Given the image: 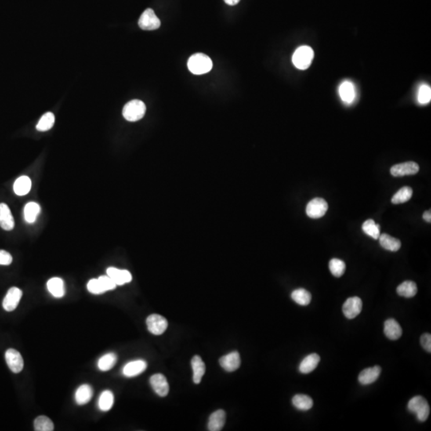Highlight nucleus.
Wrapping results in <instances>:
<instances>
[{
  "mask_svg": "<svg viewBox=\"0 0 431 431\" xmlns=\"http://www.w3.org/2000/svg\"><path fill=\"white\" fill-rule=\"evenodd\" d=\"M188 68L194 74H206L212 70V62L204 54H194L188 61Z\"/></svg>",
  "mask_w": 431,
  "mask_h": 431,
  "instance_id": "1",
  "label": "nucleus"
},
{
  "mask_svg": "<svg viewBox=\"0 0 431 431\" xmlns=\"http://www.w3.org/2000/svg\"><path fill=\"white\" fill-rule=\"evenodd\" d=\"M146 106L142 101H131L123 108L122 114L125 119L129 121H137L142 119L146 114Z\"/></svg>",
  "mask_w": 431,
  "mask_h": 431,
  "instance_id": "2",
  "label": "nucleus"
},
{
  "mask_svg": "<svg viewBox=\"0 0 431 431\" xmlns=\"http://www.w3.org/2000/svg\"><path fill=\"white\" fill-rule=\"evenodd\" d=\"M408 410L412 414H416L417 419L419 422H425L429 415V404L422 396H415L410 399L408 403Z\"/></svg>",
  "mask_w": 431,
  "mask_h": 431,
  "instance_id": "3",
  "label": "nucleus"
},
{
  "mask_svg": "<svg viewBox=\"0 0 431 431\" xmlns=\"http://www.w3.org/2000/svg\"><path fill=\"white\" fill-rule=\"evenodd\" d=\"M314 59V51L310 47L302 46L297 48L292 56V63L296 68L299 70H306L312 64Z\"/></svg>",
  "mask_w": 431,
  "mask_h": 431,
  "instance_id": "4",
  "label": "nucleus"
},
{
  "mask_svg": "<svg viewBox=\"0 0 431 431\" xmlns=\"http://www.w3.org/2000/svg\"><path fill=\"white\" fill-rule=\"evenodd\" d=\"M328 204L324 199L316 197L308 204L306 213L309 218L313 219L323 218L327 212Z\"/></svg>",
  "mask_w": 431,
  "mask_h": 431,
  "instance_id": "5",
  "label": "nucleus"
},
{
  "mask_svg": "<svg viewBox=\"0 0 431 431\" xmlns=\"http://www.w3.org/2000/svg\"><path fill=\"white\" fill-rule=\"evenodd\" d=\"M148 330L155 335H162L168 327V321L166 319L158 314L150 315L146 320Z\"/></svg>",
  "mask_w": 431,
  "mask_h": 431,
  "instance_id": "6",
  "label": "nucleus"
},
{
  "mask_svg": "<svg viewBox=\"0 0 431 431\" xmlns=\"http://www.w3.org/2000/svg\"><path fill=\"white\" fill-rule=\"evenodd\" d=\"M139 27L145 30H153L158 29L161 26V21L157 18L153 9L148 8L141 15L138 20Z\"/></svg>",
  "mask_w": 431,
  "mask_h": 431,
  "instance_id": "7",
  "label": "nucleus"
},
{
  "mask_svg": "<svg viewBox=\"0 0 431 431\" xmlns=\"http://www.w3.org/2000/svg\"><path fill=\"white\" fill-rule=\"evenodd\" d=\"M363 309L362 299L358 296L348 298L342 305L343 315L349 320L355 319L359 316Z\"/></svg>",
  "mask_w": 431,
  "mask_h": 431,
  "instance_id": "8",
  "label": "nucleus"
},
{
  "mask_svg": "<svg viewBox=\"0 0 431 431\" xmlns=\"http://www.w3.org/2000/svg\"><path fill=\"white\" fill-rule=\"evenodd\" d=\"M23 296V291L19 287H12L8 291L3 301V307L7 312H13L19 305Z\"/></svg>",
  "mask_w": 431,
  "mask_h": 431,
  "instance_id": "9",
  "label": "nucleus"
},
{
  "mask_svg": "<svg viewBox=\"0 0 431 431\" xmlns=\"http://www.w3.org/2000/svg\"><path fill=\"white\" fill-rule=\"evenodd\" d=\"M5 359L10 370L15 374L21 372L24 367V362L21 354L15 349H8L5 353Z\"/></svg>",
  "mask_w": 431,
  "mask_h": 431,
  "instance_id": "10",
  "label": "nucleus"
},
{
  "mask_svg": "<svg viewBox=\"0 0 431 431\" xmlns=\"http://www.w3.org/2000/svg\"><path fill=\"white\" fill-rule=\"evenodd\" d=\"M418 171H419V166L414 161L400 163L394 165L391 168V174L392 176L396 177V178L407 176V175H414L418 174Z\"/></svg>",
  "mask_w": 431,
  "mask_h": 431,
  "instance_id": "11",
  "label": "nucleus"
},
{
  "mask_svg": "<svg viewBox=\"0 0 431 431\" xmlns=\"http://www.w3.org/2000/svg\"><path fill=\"white\" fill-rule=\"evenodd\" d=\"M150 385L157 395L165 397L169 392V386L165 375L161 374H153L150 378Z\"/></svg>",
  "mask_w": 431,
  "mask_h": 431,
  "instance_id": "12",
  "label": "nucleus"
},
{
  "mask_svg": "<svg viewBox=\"0 0 431 431\" xmlns=\"http://www.w3.org/2000/svg\"><path fill=\"white\" fill-rule=\"evenodd\" d=\"M240 354L237 352H231L220 359V364L228 372H233L237 370L240 367Z\"/></svg>",
  "mask_w": 431,
  "mask_h": 431,
  "instance_id": "13",
  "label": "nucleus"
},
{
  "mask_svg": "<svg viewBox=\"0 0 431 431\" xmlns=\"http://www.w3.org/2000/svg\"><path fill=\"white\" fill-rule=\"evenodd\" d=\"M147 368V363L142 359H138L126 363L122 369V374L125 377H135L143 373Z\"/></svg>",
  "mask_w": 431,
  "mask_h": 431,
  "instance_id": "14",
  "label": "nucleus"
},
{
  "mask_svg": "<svg viewBox=\"0 0 431 431\" xmlns=\"http://www.w3.org/2000/svg\"><path fill=\"white\" fill-rule=\"evenodd\" d=\"M107 276H110L114 283L117 285H123L128 284L132 281V275L129 271L121 270V269H116L114 267L108 268L106 270Z\"/></svg>",
  "mask_w": 431,
  "mask_h": 431,
  "instance_id": "15",
  "label": "nucleus"
},
{
  "mask_svg": "<svg viewBox=\"0 0 431 431\" xmlns=\"http://www.w3.org/2000/svg\"><path fill=\"white\" fill-rule=\"evenodd\" d=\"M0 227L6 231H12L15 227L13 216L5 203L0 204Z\"/></svg>",
  "mask_w": 431,
  "mask_h": 431,
  "instance_id": "16",
  "label": "nucleus"
},
{
  "mask_svg": "<svg viewBox=\"0 0 431 431\" xmlns=\"http://www.w3.org/2000/svg\"><path fill=\"white\" fill-rule=\"evenodd\" d=\"M384 334L391 340H397L403 335V329L396 320L388 319L384 323Z\"/></svg>",
  "mask_w": 431,
  "mask_h": 431,
  "instance_id": "17",
  "label": "nucleus"
},
{
  "mask_svg": "<svg viewBox=\"0 0 431 431\" xmlns=\"http://www.w3.org/2000/svg\"><path fill=\"white\" fill-rule=\"evenodd\" d=\"M382 369L379 366L364 369L359 375V381L362 385H369L378 379L380 375Z\"/></svg>",
  "mask_w": 431,
  "mask_h": 431,
  "instance_id": "18",
  "label": "nucleus"
},
{
  "mask_svg": "<svg viewBox=\"0 0 431 431\" xmlns=\"http://www.w3.org/2000/svg\"><path fill=\"white\" fill-rule=\"evenodd\" d=\"M226 419V414L223 410H218L210 415L208 429L210 431H220L223 429Z\"/></svg>",
  "mask_w": 431,
  "mask_h": 431,
  "instance_id": "19",
  "label": "nucleus"
},
{
  "mask_svg": "<svg viewBox=\"0 0 431 431\" xmlns=\"http://www.w3.org/2000/svg\"><path fill=\"white\" fill-rule=\"evenodd\" d=\"M320 361V357L318 354H310L303 359L302 362L299 364V372L302 373V374H309L317 367Z\"/></svg>",
  "mask_w": 431,
  "mask_h": 431,
  "instance_id": "20",
  "label": "nucleus"
},
{
  "mask_svg": "<svg viewBox=\"0 0 431 431\" xmlns=\"http://www.w3.org/2000/svg\"><path fill=\"white\" fill-rule=\"evenodd\" d=\"M48 289L50 293L55 298H62L64 296L65 290L64 282L59 277H54L48 282Z\"/></svg>",
  "mask_w": 431,
  "mask_h": 431,
  "instance_id": "21",
  "label": "nucleus"
},
{
  "mask_svg": "<svg viewBox=\"0 0 431 431\" xmlns=\"http://www.w3.org/2000/svg\"><path fill=\"white\" fill-rule=\"evenodd\" d=\"M191 364L193 371V382L194 383L199 384L205 373V364L201 358L198 356H195L192 359Z\"/></svg>",
  "mask_w": 431,
  "mask_h": 431,
  "instance_id": "22",
  "label": "nucleus"
},
{
  "mask_svg": "<svg viewBox=\"0 0 431 431\" xmlns=\"http://www.w3.org/2000/svg\"><path fill=\"white\" fill-rule=\"evenodd\" d=\"M93 396V389L88 384H83L75 392V401L78 405H85L91 401Z\"/></svg>",
  "mask_w": 431,
  "mask_h": 431,
  "instance_id": "23",
  "label": "nucleus"
},
{
  "mask_svg": "<svg viewBox=\"0 0 431 431\" xmlns=\"http://www.w3.org/2000/svg\"><path fill=\"white\" fill-rule=\"evenodd\" d=\"M339 95L343 102L350 104L352 103L356 98V91L353 83L351 81H345L339 87Z\"/></svg>",
  "mask_w": 431,
  "mask_h": 431,
  "instance_id": "24",
  "label": "nucleus"
},
{
  "mask_svg": "<svg viewBox=\"0 0 431 431\" xmlns=\"http://www.w3.org/2000/svg\"><path fill=\"white\" fill-rule=\"evenodd\" d=\"M378 239H379L380 245L384 249L391 251H397L401 248V241L399 239L392 237V236L386 233L380 235Z\"/></svg>",
  "mask_w": 431,
  "mask_h": 431,
  "instance_id": "25",
  "label": "nucleus"
},
{
  "mask_svg": "<svg viewBox=\"0 0 431 431\" xmlns=\"http://www.w3.org/2000/svg\"><path fill=\"white\" fill-rule=\"evenodd\" d=\"M31 189V180L27 176L19 177L14 184V192L18 196L27 195Z\"/></svg>",
  "mask_w": 431,
  "mask_h": 431,
  "instance_id": "26",
  "label": "nucleus"
},
{
  "mask_svg": "<svg viewBox=\"0 0 431 431\" xmlns=\"http://www.w3.org/2000/svg\"><path fill=\"white\" fill-rule=\"evenodd\" d=\"M41 212L39 204L36 202H29L25 205L24 218L25 221L29 224H33L36 222Z\"/></svg>",
  "mask_w": 431,
  "mask_h": 431,
  "instance_id": "27",
  "label": "nucleus"
},
{
  "mask_svg": "<svg viewBox=\"0 0 431 431\" xmlns=\"http://www.w3.org/2000/svg\"><path fill=\"white\" fill-rule=\"evenodd\" d=\"M417 291L418 288L416 284L411 280L403 282L397 287V293L405 298H412L416 295Z\"/></svg>",
  "mask_w": 431,
  "mask_h": 431,
  "instance_id": "28",
  "label": "nucleus"
},
{
  "mask_svg": "<svg viewBox=\"0 0 431 431\" xmlns=\"http://www.w3.org/2000/svg\"><path fill=\"white\" fill-rule=\"evenodd\" d=\"M292 404L299 410H309L313 407V400L309 395H296L292 399Z\"/></svg>",
  "mask_w": 431,
  "mask_h": 431,
  "instance_id": "29",
  "label": "nucleus"
},
{
  "mask_svg": "<svg viewBox=\"0 0 431 431\" xmlns=\"http://www.w3.org/2000/svg\"><path fill=\"white\" fill-rule=\"evenodd\" d=\"M291 299L301 306H307L310 304L311 300H312V295L306 289L298 288V289L294 290L292 291Z\"/></svg>",
  "mask_w": 431,
  "mask_h": 431,
  "instance_id": "30",
  "label": "nucleus"
},
{
  "mask_svg": "<svg viewBox=\"0 0 431 431\" xmlns=\"http://www.w3.org/2000/svg\"><path fill=\"white\" fill-rule=\"evenodd\" d=\"M117 357L114 353H108L102 356L98 362V367L102 371H110L117 363Z\"/></svg>",
  "mask_w": 431,
  "mask_h": 431,
  "instance_id": "31",
  "label": "nucleus"
},
{
  "mask_svg": "<svg viewBox=\"0 0 431 431\" xmlns=\"http://www.w3.org/2000/svg\"><path fill=\"white\" fill-rule=\"evenodd\" d=\"M114 394L110 391H104L101 394L99 399V407L102 411H108L114 406Z\"/></svg>",
  "mask_w": 431,
  "mask_h": 431,
  "instance_id": "32",
  "label": "nucleus"
},
{
  "mask_svg": "<svg viewBox=\"0 0 431 431\" xmlns=\"http://www.w3.org/2000/svg\"><path fill=\"white\" fill-rule=\"evenodd\" d=\"M363 232L369 237L377 240L380 236V225L374 222V220L369 219L363 224L362 226Z\"/></svg>",
  "mask_w": 431,
  "mask_h": 431,
  "instance_id": "33",
  "label": "nucleus"
},
{
  "mask_svg": "<svg viewBox=\"0 0 431 431\" xmlns=\"http://www.w3.org/2000/svg\"><path fill=\"white\" fill-rule=\"evenodd\" d=\"M412 195L413 189L409 186H405L394 195L392 199V204H399L407 202L411 198Z\"/></svg>",
  "mask_w": 431,
  "mask_h": 431,
  "instance_id": "34",
  "label": "nucleus"
},
{
  "mask_svg": "<svg viewBox=\"0 0 431 431\" xmlns=\"http://www.w3.org/2000/svg\"><path fill=\"white\" fill-rule=\"evenodd\" d=\"M55 121V115L51 112H48L40 118L38 124L36 125V129L41 132L50 131L53 127Z\"/></svg>",
  "mask_w": 431,
  "mask_h": 431,
  "instance_id": "35",
  "label": "nucleus"
},
{
  "mask_svg": "<svg viewBox=\"0 0 431 431\" xmlns=\"http://www.w3.org/2000/svg\"><path fill=\"white\" fill-rule=\"evenodd\" d=\"M34 426L36 431H52L55 429L53 422L48 417L44 415L35 418Z\"/></svg>",
  "mask_w": 431,
  "mask_h": 431,
  "instance_id": "36",
  "label": "nucleus"
},
{
  "mask_svg": "<svg viewBox=\"0 0 431 431\" xmlns=\"http://www.w3.org/2000/svg\"><path fill=\"white\" fill-rule=\"evenodd\" d=\"M329 269L331 274L335 277H341L346 270V265L339 259H331L329 262Z\"/></svg>",
  "mask_w": 431,
  "mask_h": 431,
  "instance_id": "37",
  "label": "nucleus"
},
{
  "mask_svg": "<svg viewBox=\"0 0 431 431\" xmlns=\"http://www.w3.org/2000/svg\"><path fill=\"white\" fill-rule=\"evenodd\" d=\"M418 98V102L421 104H427V103H429L431 99L430 87L427 85H422V87H420Z\"/></svg>",
  "mask_w": 431,
  "mask_h": 431,
  "instance_id": "38",
  "label": "nucleus"
},
{
  "mask_svg": "<svg viewBox=\"0 0 431 431\" xmlns=\"http://www.w3.org/2000/svg\"><path fill=\"white\" fill-rule=\"evenodd\" d=\"M87 289L91 293L95 294V295H100V294L105 292L104 290L101 286L99 279H92V280H90L87 284Z\"/></svg>",
  "mask_w": 431,
  "mask_h": 431,
  "instance_id": "39",
  "label": "nucleus"
},
{
  "mask_svg": "<svg viewBox=\"0 0 431 431\" xmlns=\"http://www.w3.org/2000/svg\"><path fill=\"white\" fill-rule=\"evenodd\" d=\"M99 282H100L101 286L104 290L105 292L107 291H111V290L115 289L117 287V284L114 283V280H112L109 276H102L99 277Z\"/></svg>",
  "mask_w": 431,
  "mask_h": 431,
  "instance_id": "40",
  "label": "nucleus"
},
{
  "mask_svg": "<svg viewBox=\"0 0 431 431\" xmlns=\"http://www.w3.org/2000/svg\"><path fill=\"white\" fill-rule=\"evenodd\" d=\"M420 342L422 345V348L425 349L426 352L430 353L431 352V335L430 334L425 333L420 338Z\"/></svg>",
  "mask_w": 431,
  "mask_h": 431,
  "instance_id": "41",
  "label": "nucleus"
},
{
  "mask_svg": "<svg viewBox=\"0 0 431 431\" xmlns=\"http://www.w3.org/2000/svg\"><path fill=\"white\" fill-rule=\"evenodd\" d=\"M12 256L5 250H0V265H10L12 263Z\"/></svg>",
  "mask_w": 431,
  "mask_h": 431,
  "instance_id": "42",
  "label": "nucleus"
},
{
  "mask_svg": "<svg viewBox=\"0 0 431 431\" xmlns=\"http://www.w3.org/2000/svg\"><path fill=\"white\" fill-rule=\"evenodd\" d=\"M422 218L425 220V222H428V223H430L431 222V213L430 210H428V211H425L423 213V216H422Z\"/></svg>",
  "mask_w": 431,
  "mask_h": 431,
  "instance_id": "43",
  "label": "nucleus"
},
{
  "mask_svg": "<svg viewBox=\"0 0 431 431\" xmlns=\"http://www.w3.org/2000/svg\"><path fill=\"white\" fill-rule=\"evenodd\" d=\"M228 5H230V6H234V5H237L239 2H240V0H224Z\"/></svg>",
  "mask_w": 431,
  "mask_h": 431,
  "instance_id": "44",
  "label": "nucleus"
}]
</instances>
